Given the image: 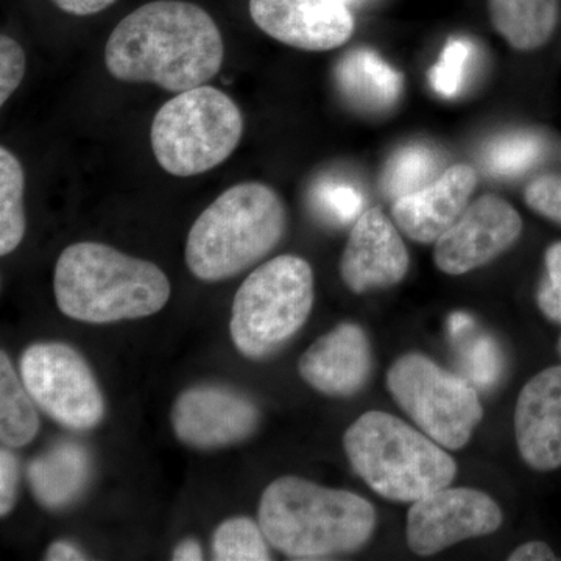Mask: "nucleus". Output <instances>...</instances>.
<instances>
[{"instance_id": "f257e3e1", "label": "nucleus", "mask_w": 561, "mask_h": 561, "mask_svg": "<svg viewBox=\"0 0 561 561\" xmlns=\"http://www.w3.org/2000/svg\"><path fill=\"white\" fill-rule=\"evenodd\" d=\"M224 55L208 11L184 0H154L117 24L106 41L105 65L114 79L180 94L214 79Z\"/></svg>"}, {"instance_id": "f03ea898", "label": "nucleus", "mask_w": 561, "mask_h": 561, "mask_svg": "<svg viewBox=\"0 0 561 561\" xmlns=\"http://www.w3.org/2000/svg\"><path fill=\"white\" fill-rule=\"evenodd\" d=\"M260 524L273 548L295 560H324L364 548L376 512L359 494L284 476L262 493Z\"/></svg>"}, {"instance_id": "7ed1b4c3", "label": "nucleus", "mask_w": 561, "mask_h": 561, "mask_svg": "<svg viewBox=\"0 0 561 561\" xmlns=\"http://www.w3.org/2000/svg\"><path fill=\"white\" fill-rule=\"evenodd\" d=\"M54 291L66 317L102 324L160 312L171 298V283L153 262L105 243L79 242L58 257Z\"/></svg>"}, {"instance_id": "20e7f679", "label": "nucleus", "mask_w": 561, "mask_h": 561, "mask_svg": "<svg viewBox=\"0 0 561 561\" xmlns=\"http://www.w3.org/2000/svg\"><path fill=\"white\" fill-rule=\"evenodd\" d=\"M286 227V206L278 192L257 181L239 183L194 221L184 260L195 278L230 279L272 253Z\"/></svg>"}, {"instance_id": "39448f33", "label": "nucleus", "mask_w": 561, "mask_h": 561, "mask_svg": "<svg viewBox=\"0 0 561 561\" xmlns=\"http://www.w3.org/2000/svg\"><path fill=\"white\" fill-rule=\"evenodd\" d=\"M351 467L379 496L415 502L451 485L457 463L423 431L390 413H364L346 430Z\"/></svg>"}, {"instance_id": "423d86ee", "label": "nucleus", "mask_w": 561, "mask_h": 561, "mask_svg": "<svg viewBox=\"0 0 561 561\" xmlns=\"http://www.w3.org/2000/svg\"><path fill=\"white\" fill-rule=\"evenodd\" d=\"M316 298L308 261L283 254L243 280L232 301L230 334L242 356L264 359L297 334Z\"/></svg>"}, {"instance_id": "0eeeda50", "label": "nucleus", "mask_w": 561, "mask_h": 561, "mask_svg": "<svg viewBox=\"0 0 561 561\" xmlns=\"http://www.w3.org/2000/svg\"><path fill=\"white\" fill-rule=\"evenodd\" d=\"M243 116L238 103L217 88L180 92L151 124V149L162 169L187 179L217 168L238 149Z\"/></svg>"}, {"instance_id": "6e6552de", "label": "nucleus", "mask_w": 561, "mask_h": 561, "mask_svg": "<svg viewBox=\"0 0 561 561\" xmlns=\"http://www.w3.org/2000/svg\"><path fill=\"white\" fill-rule=\"evenodd\" d=\"M387 387L413 423L443 448H463L481 423L478 391L424 354H404L387 373Z\"/></svg>"}, {"instance_id": "1a4fd4ad", "label": "nucleus", "mask_w": 561, "mask_h": 561, "mask_svg": "<svg viewBox=\"0 0 561 561\" xmlns=\"http://www.w3.org/2000/svg\"><path fill=\"white\" fill-rule=\"evenodd\" d=\"M20 373L36 405L62 426L88 431L105 416V400L94 373L72 346L35 343L22 354Z\"/></svg>"}, {"instance_id": "9d476101", "label": "nucleus", "mask_w": 561, "mask_h": 561, "mask_svg": "<svg viewBox=\"0 0 561 561\" xmlns=\"http://www.w3.org/2000/svg\"><path fill=\"white\" fill-rule=\"evenodd\" d=\"M502 512L489 494L446 486L412 502L405 538L416 556H435L465 540L500 529Z\"/></svg>"}, {"instance_id": "9b49d317", "label": "nucleus", "mask_w": 561, "mask_h": 561, "mask_svg": "<svg viewBox=\"0 0 561 561\" xmlns=\"http://www.w3.org/2000/svg\"><path fill=\"white\" fill-rule=\"evenodd\" d=\"M522 232V216L511 203L483 195L435 242V264L446 275H465L496 260L515 245Z\"/></svg>"}, {"instance_id": "f8f14e48", "label": "nucleus", "mask_w": 561, "mask_h": 561, "mask_svg": "<svg viewBox=\"0 0 561 561\" xmlns=\"http://www.w3.org/2000/svg\"><path fill=\"white\" fill-rule=\"evenodd\" d=\"M176 437L192 448L217 449L247 440L260 424L256 404L224 386H195L173 402Z\"/></svg>"}, {"instance_id": "ddd939ff", "label": "nucleus", "mask_w": 561, "mask_h": 561, "mask_svg": "<svg viewBox=\"0 0 561 561\" xmlns=\"http://www.w3.org/2000/svg\"><path fill=\"white\" fill-rule=\"evenodd\" d=\"M250 14L271 38L300 50L337 49L354 33L342 0H250Z\"/></svg>"}, {"instance_id": "4468645a", "label": "nucleus", "mask_w": 561, "mask_h": 561, "mask_svg": "<svg viewBox=\"0 0 561 561\" xmlns=\"http://www.w3.org/2000/svg\"><path fill=\"white\" fill-rule=\"evenodd\" d=\"M408 249L379 208L365 210L351 230L341 260V276L354 294L387 289L408 275Z\"/></svg>"}, {"instance_id": "2eb2a0df", "label": "nucleus", "mask_w": 561, "mask_h": 561, "mask_svg": "<svg viewBox=\"0 0 561 561\" xmlns=\"http://www.w3.org/2000/svg\"><path fill=\"white\" fill-rule=\"evenodd\" d=\"M516 445L535 471L561 468V365L546 368L523 387L515 409Z\"/></svg>"}, {"instance_id": "dca6fc26", "label": "nucleus", "mask_w": 561, "mask_h": 561, "mask_svg": "<svg viewBox=\"0 0 561 561\" xmlns=\"http://www.w3.org/2000/svg\"><path fill=\"white\" fill-rule=\"evenodd\" d=\"M478 186V172L468 164L446 169L423 190L393 202L394 224L412 241L435 243L470 205Z\"/></svg>"}, {"instance_id": "f3484780", "label": "nucleus", "mask_w": 561, "mask_h": 561, "mask_svg": "<svg viewBox=\"0 0 561 561\" xmlns=\"http://www.w3.org/2000/svg\"><path fill=\"white\" fill-rule=\"evenodd\" d=\"M298 371L313 390L351 397L364 389L371 373V346L356 323H342L321 335L298 362Z\"/></svg>"}, {"instance_id": "a211bd4d", "label": "nucleus", "mask_w": 561, "mask_h": 561, "mask_svg": "<svg viewBox=\"0 0 561 561\" xmlns=\"http://www.w3.org/2000/svg\"><path fill=\"white\" fill-rule=\"evenodd\" d=\"M31 489L41 505L62 508L83 493L91 478V457L76 442H61L36 457L27 470Z\"/></svg>"}, {"instance_id": "6ab92c4d", "label": "nucleus", "mask_w": 561, "mask_h": 561, "mask_svg": "<svg viewBox=\"0 0 561 561\" xmlns=\"http://www.w3.org/2000/svg\"><path fill=\"white\" fill-rule=\"evenodd\" d=\"M343 94L360 108L386 111L398 102L402 77L376 51H350L335 69Z\"/></svg>"}, {"instance_id": "aec40b11", "label": "nucleus", "mask_w": 561, "mask_h": 561, "mask_svg": "<svg viewBox=\"0 0 561 561\" xmlns=\"http://www.w3.org/2000/svg\"><path fill=\"white\" fill-rule=\"evenodd\" d=\"M491 25L513 49H540L552 38L560 0H489Z\"/></svg>"}, {"instance_id": "412c9836", "label": "nucleus", "mask_w": 561, "mask_h": 561, "mask_svg": "<svg viewBox=\"0 0 561 561\" xmlns=\"http://www.w3.org/2000/svg\"><path fill=\"white\" fill-rule=\"evenodd\" d=\"M32 394L18 378L5 351L0 354V440L9 448L28 445L39 431Z\"/></svg>"}, {"instance_id": "4be33fe9", "label": "nucleus", "mask_w": 561, "mask_h": 561, "mask_svg": "<svg viewBox=\"0 0 561 561\" xmlns=\"http://www.w3.org/2000/svg\"><path fill=\"white\" fill-rule=\"evenodd\" d=\"M25 173L21 161L0 147V254L13 253L27 230L24 213Z\"/></svg>"}, {"instance_id": "5701e85b", "label": "nucleus", "mask_w": 561, "mask_h": 561, "mask_svg": "<svg viewBox=\"0 0 561 561\" xmlns=\"http://www.w3.org/2000/svg\"><path fill=\"white\" fill-rule=\"evenodd\" d=\"M440 168L437 153L426 146H409L398 150L387 162L381 186L389 198L404 197L426 187Z\"/></svg>"}, {"instance_id": "b1692460", "label": "nucleus", "mask_w": 561, "mask_h": 561, "mask_svg": "<svg viewBox=\"0 0 561 561\" xmlns=\"http://www.w3.org/2000/svg\"><path fill=\"white\" fill-rule=\"evenodd\" d=\"M545 154V140L529 131L508 133L491 140L483 150V168L497 179L523 175Z\"/></svg>"}, {"instance_id": "393cba45", "label": "nucleus", "mask_w": 561, "mask_h": 561, "mask_svg": "<svg viewBox=\"0 0 561 561\" xmlns=\"http://www.w3.org/2000/svg\"><path fill=\"white\" fill-rule=\"evenodd\" d=\"M267 537L253 519L231 518L214 534V559L219 561H267L272 559Z\"/></svg>"}, {"instance_id": "a878e982", "label": "nucleus", "mask_w": 561, "mask_h": 561, "mask_svg": "<svg viewBox=\"0 0 561 561\" xmlns=\"http://www.w3.org/2000/svg\"><path fill=\"white\" fill-rule=\"evenodd\" d=\"M472 46L467 39H449L443 47L440 58L430 70L431 87L442 98L453 99L459 94L467 77Z\"/></svg>"}, {"instance_id": "bb28decb", "label": "nucleus", "mask_w": 561, "mask_h": 561, "mask_svg": "<svg viewBox=\"0 0 561 561\" xmlns=\"http://www.w3.org/2000/svg\"><path fill=\"white\" fill-rule=\"evenodd\" d=\"M317 208L335 224H350L360 217L364 198L356 187L335 181H324L316 190Z\"/></svg>"}, {"instance_id": "cd10ccee", "label": "nucleus", "mask_w": 561, "mask_h": 561, "mask_svg": "<svg viewBox=\"0 0 561 561\" xmlns=\"http://www.w3.org/2000/svg\"><path fill=\"white\" fill-rule=\"evenodd\" d=\"M546 276L538 289V308L546 319L561 324V241L552 243L545 254Z\"/></svg>"}, {"instance_id": "c85d7f7f", "label": "nucleus", "mask_w": 561, "mask_h": 561, "mask_svg": "<svg viewBox=\"0 0 561 561\" xmlns=\"http://www.w3.org/2000/svg\"><path fill=\"white\" fill-rule=\"evenodd\" d=\"M465 368L471 381L481 387H489L496 381L500 375V353L490 339L481 337L471 343L465 351Z\"/></svg>"}, {"instance_id": "c756f323", "label": "nucleus", "mask_w": 561, "mask_h": 561, "mask_svg": "<svg viewBox=\"0 0 561 561\" xmlns=\"http://www.w3.org/2000/svg\"><path fill=\"white\" fill-rule=\"evenodd\" d=\"M524 201L545 219L561 225V175H542L530 181Z\"/></svg>"}, {"instance_id": "7c9ffc66", "label": "nucleus", "mask_w": 561, "mask_h": 561, "mask_svg": "<svg viewBox=\"0 0 561 561\" xmlns=\"http://www.w3.org/2000/svg\"><path fill=\"white\" fill-rule=\"evenodd\" d=\"M27 60L24 49L10 36H0V105L20 88L25 76Z\"/></svg>"}, {"instance_id": "2f4dec72", "label": "nucleus", "mask_w": 561, "mask_h": 561, "mask_svg": "<svg viewBox=\"0 0 561 561\" xmlns=\"http://www.w3.org/2000/svg\"><path fill=\"white\" fill-rule=\"evenodd\" d=\"M20 489V461L9 448L0 449V515L7 516L13 511Z\"/></svg>"}, {"instance_id": "473e14b6", "label": "nucleus", "mask_w": 561, "mask_h": 561, "mask_svg": "<svg viewBox=\"0 0 561 561\" xmlns=\"http://www.w3.org/2000/svg\"><path fill=\"white\" fill-rule=\"evenodd\" d=\"M51 2L73 16H91L108 9L116 0H51Z\"/></svg>"}, {"instance_id": "72a5a7b5", "label": "nucleus", "mask_w": 561, "mask_h": 561, "mask_svg": "<svg viewBox=\"0 0 561 561\" xmlns=\"http://www.w3.org/2000/svg\"><path fill=\"white\" fill-rule=\"evenodd\" d=\"M511 561H553L559 560L551 546L545 541H529L519 546L508 557Z\"/></svg>"}, {"instance_id": "f704fd0d", "label": "nucleus", "mask_w": 561, "mask_h": 561, "mask_svg": "<svg viewBox=\"0 0 561 561\" xmlns=\"http://www.w3.org/2000/svg\"><path fill=\"white\" fill-rule=\"evenodd\" d=\"M46 560L49 561H76L87 560L84 553L79 551L76 546L70 545L68 541H55L54 545L47 549Z\"/></svg>"}, {"instance_id": "c9c22d12", "label": "nucleus", "mask_w": 561, "mask_h": 561, "mask_svg": "<svg viewBox=\"0 0 561 561\" xmlns=\"http://www.w3.org/2000/svg\"><path fill=\"white\" fill-rule=\"evenodd\" d=\"M172 560L175 561H198L203 560L202 546L195 540H184L176 546Z\"/></svg>"}, {"instance_id": "e433bc0d", "label": "nucleus", "mask_w": 561, "mask_h": 561, "mask_svg": "<svg viewBox=\"0 0 561 561\" xmlns=\"http://www.w3.org/2000/svg\"><path fill=\"white\" fill-rule=\"evenodd\" d=\"M472 321L470 317L465 316V313H454L451 319H449V331H451L453 335H460L461 332L470 330Z\"/></svg>"}, {"instance_id": "4c0bfd02", "label": "nucleus", "mask_w": 561, "mask_h": 561, "mask_svg": "<svg viewBox=\"0 0 561 561\" xmlns=\"http://www.w3.org/2000/svg\"><path fill=\"white\" fill-rule=\"evenodd\" d=\"M557 350H559V354H560V357H561V335H560V339H559V345H557Z\"/></svg>"}, {"instance_id": "58836bf2", "label": "nucleus", "mask_w": 561, "mask_h": 561, "mask_svg": "<svg viewBox=\"0 0 561 561\" xmlns=\"http://www.w3.org/2000/svg\"><path fill=\"white\" fill-rule=\"evenodd\" d=\"M342 2H345V3H346V2H350V0H342Z\"/></svg>"}]
</instances>
